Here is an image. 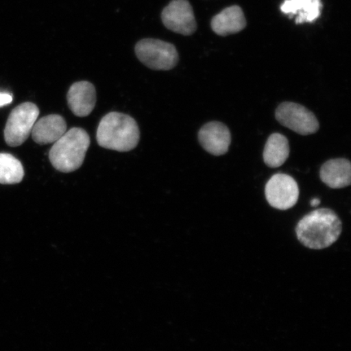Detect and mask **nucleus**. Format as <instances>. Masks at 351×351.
<instances>
[{
    "label": "nucleus",
    "mask_w": 351,
    "mask_h": 351,
    "mask_svg": "<svg viewBox=\"0 0 351 351\" xmlns=\"http://www.w3.org/2000/svg\"><path fill=\"white\" fill-rule=\"evenodd\" d=\"M267 201L271 207L279 210H288L297 204L300 197V188L295 179L284 173L275 174L265 186Z\"/></svg>",
    "instance_id": "7"
},
{
    "label": "nucleus",
    "mask_w": 351,
    "mask_h": 351,
    "mask_svg": "<svg viewBox=\"0 0 351 351\" xmlns=\"http://www.w3.org/2000/svg\"><path fill=\"white\" fill-rule=\"evenodd\" d=\"M135 53L143 64L153 70L173 69L179 60L174 45L160 39H143L136 44Z\"/></svg>",
    "instance_id": "4"
},
{
    "label": "nucleus",
    "mask_w": 351,
    "mask_h": 351,
    "mask_svg": "<svg viewBox=\"0 0 351 351\" xmlns=\"http://www.w3.org/2000/svg\"><path fill=\"white\" fill-rule=\"evenodd\" d=\"M25 175L20 160L7 153H0V184L13 185L20 183Z\"/></svg>",
    "instance_id": "16"
},
{
    "label": "nucleus",
    "mask_w": 351,
    "mask_h": 351,
    "mask_svg": "<svg viewBox=\"0 0 351 351\" xmlns=\"http://www.w3.org/2000/svg\"><path fill=\"white\" fill-rule=\"evenodd\" d=\"M12 96L10 94L0 93V107L5 106V105L12 103Z\"/></svg>",
    "instance_id": "17"
},
{
    "label": "nucleus",
    "mask_w": 351,
    "mask_h": 351,
    "mask_svg": "<svg viewBox=\"0 0 351 351\" xmlns=\"http://www.w3.org/2000/svg\"><path fill=\"white\" fill-rule=\"evenodd\" d=\"M67 131V124L64 118L56 114L42 117L33 127L32 132L34 141L39 145L55 143Z\"/></svg>",
    "instance_id": "11"
},
{
    "label": "nucleus",
    "mask_w": 351,
    "mask_h": 351,
    "mask_svg": "<svg viewBox=\"0 0 351 351\" xmlns=\"http://www.w3.org/2000/svg\"><path fill=\"white\" fill-rule=\"evenodd\" d=\"M139 139L137 122L126 114L110 112L99 123L97 142L108 150L130 152L138 146Z\"/></svg>",
    "instance_id": "2"
},
{
    "label": "nucleus",
    "mask_w": 351,
    "mask_h": 351,
    "mask_svg": "<svg viewBox=\"0 0 351 351\" xmlns=\"http://www.w3.org/2000/svg\"><path fill=\"white\" fill-rule=\"evenodd\" d=\"M296 235L306 247L322 250L330 247L342 231L340 218L328 208H319L306 215L296 226Z\"/></svg>",
    "instance_id": "1"
},
{
    "label": "nucleus",
    "mask_w": 351,
    "mask_h": 351,
    "mask_svg": "<svg viewBox=\"0 0 351 351\" xmlns=\"http://www.w3.org/2000/svg\"><path fill=\"white\" fill-rule=\"evenodd\" d=\"M320 204V200L318 199V197H315L313 200L311 201V207H317Z\"/></svg>",
    "instance_id": "18"
},
{
    "label": "nucleus",
    "mask_w": 351,
    "mask_h": 351,
    "mask_svg": "<svg viewBox=\"0 0 351 351\" xmlns=\"http://www.w3.org/2000/svg\"><path fill=\"white\" fill-rule=\"evenodd\" d=\"M161 19L167 29L185 36L197 29L194 11L187 0H173L162 12Z\"/></svg>",
    "instance_id": "8"
},
{
    "label": "nucleus",
    "mask_w": 351,
    "mask_h": 351,
    "mask_svg": "<svg viewBox=\"0 0 351 351\" xmlns=\"http://www.w3.org/2000/svg\"><path fill=\"white\" fill-rule=\"evenodd\" d=\"M67 100L69 107L74 115L78 117L89 116L97 100L95 88L89 82H75L69 88Z\"/></svg>",
    "instance_id": "10"
},
{
    "label": "nucleus",
    "mask_w": 351,
    "mask_h": 351,
    "mask_svg": "<svg viewBox=\"0 0 351 351\" xmlns=\"http://www.w3.org/2000/svg\"><path fill=\"white\" fill-rule=\"evenodd\" d=\"M319 177L329 188L348 187L351 183L350 162L343 158L328 160L322 166Z\"/></svg>",
    "instance_id": "12"
},
{
    "label": "nucleus",
    "mask_w": 351,
    "mask_h": 351,
    "mask_svg": "<svg viewBox=\"0 0 351 351\" xmlns=\"http://www.w3.org/2000/svg\"><path fill=\"white\" fill-rule=\"evenodd\" d=\"M197 136L202 147L213 156H223L229 151L231 143L230 131L221 122L207 123L202 127Z\"/></svg>",
    "instance_id": "9"
},
{
    "label": "nucleus",
    "mask_w": 351,
    "mask_h": 351,
    "mask_svg": "<svg viewBox=\"0 0 351 351\" xmlns=\"http://www.w3.org/2000/svg\"><path fill=\"white\" fill-rule=\"evenodd\" d=\"M39 116V109L33 103H24L12 110L4 130V139L8 146L23 144L32 134Z\"/></svg>",
    "instance_id": "5"
},
{
    "label": "nucleus",
    "mask_w": 351,
    "mask_h": 351,
    "mask_svg": "<svg viewBox=\"0 0 351 351\" xmlns=\"http://www.w3.org/2000/svg\"><path fill=\"white\" fill-rule=\"evenodd\" d=\"M322 0H285L280 6L284 14L297 16L296 24L313 23L322 13Z\"/></svg>",
    "instance_id": "14"
},
{
    "label": "nucleus",
    "mask_w": 351,
    "mask_h": 351,
    "mask_svg": "<svg viewBox=\"0 0 351 351\" xmlns=\"http://www.w3.org/2000/svg\"><path fill=\"white\" fill-rule=\"evenodd\" d=\"M275 117L280 125L300 135L313 134L319 129L317 117L301 104H280L276 109Z\"/></svg>",
    "instance_id": "6"
},
{
    "label": "nucleus",
    "mask_w": 351,
    "mask_h": 351,
    "mask_svg": "<svg viewBox=\"0 0 351 351\" xmlns=\"http://www.w3.org/2000/svg\"><path fill=\"white\" fill-rule=\"evenodd\" d=\"M212 29L219 36H228L241 32L247 26L243 10L234 5L226 8L212 20Z\"/></svg>",
    "instance_id": "13"
},
{
    "label": "nucleus",
    "mask_w": 351,
    "mask_h": 351,
    "mask_svg": "<svg viewBox=\"0 0 351 351\" xmlns=\"http://www.w3.org/2000/svg\"><path fill=\"white\" fill-rule=\"evenodd\" d=\"M90 139L85 130L73 128L53 144L49 159L52 166L61 173H72L82 165Z\"/></svg>",
    "instance_id": "3"
},
{
    "label": "nucleus",
    "mask_w": 351,
    "mask_h": 351,
    "mask_svg": "<svg viewBox=\"0 0 351 351\" xmlns=\"http://www.w3.org/2000/svg\"><path fill=\"white\" fill-rule=\"evenodd\" d=\"M289 156V145L287 137L275 133L269 136L263 150V160L269 168H279Z\"/></svg>",
    "instance_id": "15"
}]
</instances>
